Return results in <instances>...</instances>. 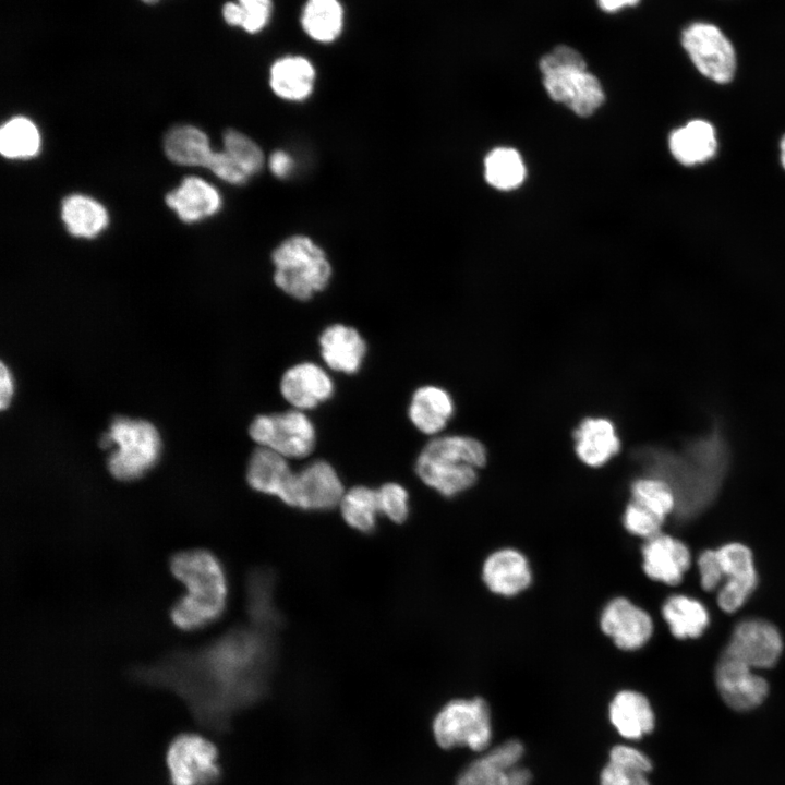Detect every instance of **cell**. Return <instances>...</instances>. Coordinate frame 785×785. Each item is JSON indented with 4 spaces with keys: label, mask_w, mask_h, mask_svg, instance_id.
<instances>
[{
    "label": "cell",
    "mask_w": 785,
    "mask_h": 785,
    "mask_svg": "<svg viewBox=\"0 0 785 785\" xmlns=\"http://www.w3.org/2000/svg\"><path fill=\"white\" fill-rule=\"evenodd\" d=\"M342 22L343 11L338 0H307L301 17L305 33L319 43L335 40Z\"/></svg>",
    "instance_id": "34"
},
{
    "label": "cell",
    "mask_w": 785,
    "mask_h": 785,
    "mask_svg": "<svg viewBox=\"0 0 785 785\" xmlns=\"http://www.w3.org/2000/svg\"><path fill=\"white\" fill-rule=\"evenodd\" d=\"M40 148V135L36 125L25 117L7 121L0 131V150L7 158L20 159L35 156Z\"/></svg>",
    "instance_id": "37"
},
{
    "label": "cell",
    "mask_w": 785,
    "mask_h": 785,
    "mask_svg": "<svg viewBox=\"0 0 785 785\" xmlns=\"http://www.w3.org/2000/svg\"><path fill=\"white\" fill-rule=\"evenodd\" d=\"M249 433L256 444L287 459L309 456L314 449L316 438L313 423L298 409L261 414L252 421Z\"/></svg>",
    "instance_id": "10"
},
{
    "label": "cell",
    "mask_w": 785,
    "mask_h": 785,
    "mask_svg": "<svg viewBox=\"0 0 785 785\" xmlns=\"http://www.w3.org/2000/svg\"><path fill=\"white\" fill-rule=\"evenodd\" d=\"M484 177L493 188L510 191L517 189L524 181L526 167L516 149L498 147L485 157Z\"/></svg>",
    "instance_id": "35"
},
{
    "label": "cell",
    "mask_w": 785,
    "mask_h": 785,
    "mask_svg": "<svg viewBox=\"0 0 785 785\" xmlns=\"http://www.w3.org/2000/svg\"><path fill=\"white\" fill-rule=\"evenodd\" d=\"M61 217L71 234L83 238L97 235L108 224L106 208L97 201L81 194L63 200Z\"/></svg>",
    "instance_id": "33"
},
{
    "label": "cell",
    "mask_w": 785,
    "mask_h": 785,
    "mask_svg": "<svg viewBox=\"0 0 785 785\" xmlns=\"http://www.w3.org/2000/svg\"><path fill=\"white\" fill-rule=\"evenodd\" d=\"M268 167L276 178L287 179L293 173L295 160L293 156L285 149H277L271 153L268 159Z\"/></svg>",
    "instance_id": "45"
},
{
    "label": "cell",
    "mask_w": 785,
    "mask_h": 785,
    "mask_svg": "<svg viewBox=\"0 0 785 785\" xmlns=\"http://www.w3.org/2000/svg\"><path fill=\"white\" fill-rule=\"evenodd\" d=\"M640 553L642 571L655 583L675 587L681 582L690 566L688 547L663 532L642 541Z\"/></svg>",
    "instance_id": "17"
},
{
    "label": "cell",
    "mask_w": 785,
    "mask_h": 785,
    "mask_svg": "<svg viewBox=\"0 0 785 785\" xmlns=\"http://www.w3.org/2000/svg\"><path fill=\"white\" fill-rule=\"evenodd\" d=\"M339 505L350 527L361 532L374 530L377 515L381 514L377 490L354 486L343 494Z\"/></svg>",
    "instance_id": "36"
},
{
    "label": "cell",
    "mask_w": 785,
    "mask_h": 785,
    "mask_svg": "<svg viewBox=\"0 0 785 785\" xmlns=\"http://www.w3.org/2000/svg\"><path fill=\"white\" fill-rule=\"evenodd\" d=\"M224 150L250 176L261 171L265 165L262 148L245 134L229 129L222 135Z\"/></svg>",
    "instance_id": "40"
},
{
    "label": "cell",
    "mask_w": 785,
    "mask_h": 785,
    "mask_svg": "<svg viewBox=\"0 0 785 785\" xmlns=\"http://www.w3.org/2000/svg\"><path fill=\"white\" fill-rule=\"evenodd\" d=\"M487 461L485 446L471 436L447 435L431 439L415 461L420 480L440 496L458 497L479 482Z\"/></svg>",
    "instance_id": "3"
},
{
    "label": "cell",
    "mask_w": 785,
    "mask_h": 785,
    "mask_svg": "<svg viewBox=\"0 0 785 785\" xmlns=\"http://www.w3.org/2000/svg\"><path fill=\"white\" fill-rule=\"evenodd\" d=\"M652 770L649 758L628 746H615L601 773V785H650L645 774Z\"/></svg>",
    "instance_id": "32"
},
{
    "label": "cell",
    "mask_w": 785,
    "mask_h": 785,
    "mask_svg": "<svg viewBox=\"0 0 785 785\" xmlns=\"http://www.w3.org/2000/svg\"><path fill=\"white\" fill-rule=\"evenodd\" d=\"M669 149L686 166L704 162L716 152L715 131L706 121H690L671 134Z\"/></svg>",
    "instance_id": "28"
},
{
    "label": "cell",
    "mask_w": 785,
    "mask_h": 785,
    "mask_svg": "<svg viewBox=\"0 0 785 785\" xmlns=\"http://www.w3.org/2000/svg\"><path fill=\"white\" fill-rule=\"evenodd\" d=\"M318 341L322 358L329 369L345 374L359 371L366 343L355 328L342 324L330 325L323 330Z\"/></svg>",
    "instance_id": "24"
},
{
    "label": "cell",
    "mask_w": 785,
    "mask_h": 785,
    "mask_svg": "<svg viewBox=\"0 0 785 785\" xmlns=\"http://www.w3.org/2000/svg\"><path fill=\"white\" fill-rule=\"evenodd\" d=\"M381 514L391 521L402 522L409 515V494L398 483L388 482L378 490Z\"/></svg>",
    "instance_id": "42"
},
{
    "label": "cell",
    "mask_w": 785,
    "mask_h": 785,
    "mask_svg": "<svg viewBox=\"0 0 785 785\" xmlns=\"http://www.w3.org/2000/svg\"><path fill=\"white\" fill-rule=\"evenodd\" d=\"M437 744L444 748L466 746L484 750L492 738V710L482 696L455 698L437 712L433 721Z\"/></svg>",
    "instance_id": "8"
},
{
    "label": "cell",
    "mask_w": 785,
    "mask_h": 785,
    "mask_svg": "<svg viewBox=\"0 0 785 785\" xmlns=\"http://www.w3.org/2000/svg\"><path fill=\"white\" fill-rule=\"evenodd\" d=\"M666 520L628 499L621 514L625 531L642 541L663 532Z\"/></svg>",
    "instance_id": "41"
},
{
    "label": "cell",
    "mask_w": 785,
    "mask_h": 785,
    "mask_svg": "<svg viewBox=\"0 0 785 785\" xmlns=\"http://www.w3.org/2000/svg\"><path fill=\"white\" fill-rule=\"evenodd\" d=\"M716 555L726 583L717 595L720 607L733 613L737 611L757 585V572L750 550L740 543H729L716 550Z\"/></svg>",
    "instance_id": "19"
},
{
    "label": "cell",
    "mask_w": 785,
    "mask_h": 785,
    "mask_svg": "<svg viewBox=\"0 0 785 785\" xmlns=\"http://www.w3.org/2000/svg\"><path fill=\"white\" fill-rule=\"evenodd\" d=\"M142 1L147 4H154V3L158 2L159 0H142Z\"/></svg>",
    "instance_id": "49"
},
{
    "label": "cell",
    "mask_w": 785,
    "mask_h": 785,
    "mask_svg": "<svg viewBox=\"0 0 785 785\" xmlns=\"http://www.w3.org/2000/svg\"><path fill=\"white\" fill-rule=\"evenodd\" d=\"M481 579L494 595L511 599L522 594L532 585L533 569L522 551L504 546L485 557L481 568Z\"/></svg>",
    "instance_id": "15"
},
{
    "label": "cell",
    "mask_w": 785,
    "mask_h": 785,
    "mask_svg": "<svg viewBox=\"0 0 785 785\" xmlns=\"http://www.w3.org/2000/svg\"><path fill=\"white\" fill-rule=\"evenodd\" d=\"M208 169L234 185L244 184L251 178L225 150L214 153Z\"/></svg>",
    "instance_id": "43"
},
{
    "label": "cell",
    "mask_w": 785,
    "mask_h": 785,
    "mask_svg": "<svg viewBox=\"0 0 785 785\" xmlns=\"http://www.w3.org/2000/svg\"><path fill=\"white\" fill-rule=\"evenodd\" d=\"M454 400L448 391L434 385L418 388L411 398L409 419L423 434L435 435L451 419Z\"/></svg>",
    "instance_id": "27"
},
{
    "label": "cell",
    "mask_w": 785,
    "mask_h": 785,
    "mask_svg": "<svg viewBox=\"0 0 785 785\" xmlns=\"http://www.w3.org/2000/svg\"><path fill=\"white\" fill-rule=\"evenodd\" d=\"M680 44L695 68L706 78L717 84H727L734 78L736 49L718 25L692 21L681 29Z\"/></svg>",
    "instance_id": "9"
},
{
    "label": "cell",
    "mask_w": 785,
    "mask_h": 785,
    "mask_svg": "<svg viewBox=\"0 0 785 785\" xmlns=\"http://www.w3.org/2000/svg\"><path fill=\"white\" fill-rule=\"evenodd\" d=\"M715 683L725 703L736 711L757 708L769 691L766 680L750 666L723 654L716 666Z\"/></svg>",
    "instance_id": "18"
},
{
    "label": "cell",
    "mask_w": 785,
    "mask_h": 785,
    "mask_svg": "<svg viewBox=\"0 0 785 785\" xmlns=\"http://www.w3.org/2000/svg\"><path fill=\"white\" fill-rule=\"evenodd\" d=\"M660 614L669 632L677 639L697 638L709 624V614L703 604L683 594L666 597Z\"/></svg>",
    "instance_id": "30"
},
{
    "label": "cell",
    "mask_w": 785,
    "mask_h": 785,
    "mask_svg": "<svg viewBox=\"0 0 785 785\" xmlns=\"http://www.w3.org/2000/svg\"><path fill=\"white\" fill-rule=\"evenodd\" d=\"M14 392V381L10 370L4 363L0 366V406L5 409L12 399Z\"/></svg>",
    "instance_id": "46"
},
{
    "label": "cell",
    "mask_w": 785,
    "mask_h": 785,
    "mask_svg": "<svg viewBox=\"0 0 785 785\" xmlns=\"http://www.w3.org/2000/svg\"><path fill=\"white\" fill-rule=\"evenodd\" d=\"M275 580L268 569L253 570L246 581V608L252 626L270 633L279 626L280 615L274 600Z\"/></svg>",
    "instance_id": "29"
},
{
    "label": "cell",
    "mask_w": 785,
    "mask_h": 785,
    "mask_svg": "<svg viewBox=\"0 0 785 785\" xmlns=\"http://www.w3.org/2000/svg\"><path fill=\"white\" fill-rule=\"evenodd\" d=\"M540 69L548 96L580 117L593 114L604 101L599 80L587 71L582 56L568 46H558L542 57Z\"/></svg>",
    "instance_id": "6"
},
{
    "label": "cell",
    "mask_w": 785,
    "mask_h": 785,
    "mask_svg": "<svg viewBox=\"0 0 785 785\" xmlns=\"http://www.w3.org/2000/svg\"><path fill=\"white\" fill-rule=\"evenodd\" d=\"M343 485L334 467L315 460L295 473L289 506L304 510H328L340 504Z\"/></svg>",
    "instance_id": "16"
},
{
    "label": "cell",
    "mask_w": 785,
    "mask_h": 785,
    "mask_svg": "<svg viewBox=\"0 0 785 785\" xmlns=\"http://www.w3.org/2000/svg\"><path fill=\"white\" fill-rule=\"evenodd\" d=\"M270 0H238L227 2L222 8L224 20L231 26H239L254 34L262 31L269 21Z\"/></svg>",
    "instance_id": "39"
},
{
    "label": "cell",
    "mask_w": 785,
    "mask_h": 785,
    "mask_svg": "<svg viewBox=\"0 0 785 785\" xmlns=\"http://www.w3.org/2000/svg\"><path fill=\"white\" fill-rule=\"evenodd\" d=\"M218 750L208 739L184 733L170 742L166 762L172 785H214L220 776Z\"/></svg>",
    "instance_id": "11"
},
{
    "label": "cell",
    "mask_w": 785,
    "mask_h": 785,
    "mask_svg": "<svg viewBox=\"0 0 785 785\" xmlns=\"http://www.w3.org/2000/svg\"><path fill=\"white\" fill-rule=\"evenodd\" d=\"M578 458L590 468L606 464L620 450L615 425L606 418H585L573 431Z\"/></svg>",
    "instance_id": "23"
},
{
    "label": "cell",
    "mask_w": 785,
    "mask_h": 785,
    "mask_svg": "<svg viewBox=\"0 0 785 785\" xmlns=\"http://www.w3.org/2000/svg\"><path fill=\"white\" fill-rule=\"evenodd\" d=\"M640 0H597L600 8L608 13L617 12L626 7H633Z\"/></svg>",
    "instance_id": "47"
},
{
    "label": "cell",
    "mask_w": 785,
    "mask_h": 785,
    "mask_svg": "<svg viewBox=\"0 0 785 785\" xmlns=\"http://www.w3.org/2000/svg\"><path fill=\"white\" fill-rule=\"evenodd\" d=\"M599 625L601 631L624 652L641 650L655 631L652 614L625 595L614 596L605 603Z\"/></svg>",
    "instance_id": "12"
},
{
    "label": "cell",
    "mask_w": 785,
    "mask_h": 785,
    "mask_svg": "<svg viewBox=\"0 0 785 785\" xmlns=\"http://www.w3.org/2000/svg\"><path fill=\"white\" fill-rule=\"evenodd\" d=\"M782 650L783 641L778 630L768 621L751 619L735 628L723 655L751 668H769L777 662Z\"/></svg>",
    "instance_id": "14"
},
{
    "label": "cell",
    "mask_w": 785,
    "mask_h": 785,
    "mask_svg": "<svg viewBox=\"0 0 785 785\" xmlns=\"http://www.w3.org/2000/svg\"><path fill=\"white\" fill-rule=\"evenodd\" d=\"M607 715L619 735L627 739H640L655 726V715L648 697L632 688L614 693L607 705Z\"/></svg>",
    "instance_id": "22"
},
{
    "label": "cell",
    "mask_w": 785,
    "mask_h": 785,
    "mask_svg": "<svg viewBox=\"0 0 785 785\" xmlns=\"http://www.w3.org/2000/svg\"><path fill=\"white\" fill-rule=\"evenodd\" d=\"M295 473L286 457L259 446L250 458L246 479L253 490L278 497L290 505Z\"/></svg>",
    "instance_id": "21"
},
{
    "label": "cell",
    "mask_w": 785,
    "mask_h": 785,
    "mask_svg": "<svg viewBox=\"0 0 785 785\" xmlns=\"http://www.w3.org/2000/svg\"><path fill=\"white\" fill-rule=\"evenodd\" d=\"M104 448L116 447L108 457V469L118 480L141 478L155 466L160 455L156 427L144 420L116 418L101 437Z\"/></svg>",
    "instance_id": "7"
},
{
    "label": "cell",
    "mask_w": 785,
    "mask_h": 785,
    "mask_svg": "<svg viewBox=\"0 0 785 785\" xmlns=\"http://www.w3.org/2000/svg\"><path fill=\"white\" fill-rule=\"evenodd\" d=\"M273 663L270 633L251 625L200 649L173 652L137 675L176 692L201 725L220 730L235 711L262 696Z\"/></svg>",
    "instance_id": "1"
},
{
    "label": "cell",
    "mask_w": 785,
    "mask_h": 785,
    "mask_svg": "<svg viewBox=\"0 0 785 785\" xmlns=\"http://www.w3.org/2000/svg\"><path fill=\"white\" fill-rule=\"evenodd\" d=\"M164 148L167 157L178 165L206 168L215 153L207 135L192 125L172 128L165 137Z\"/></svg>",
    "instance_id": "31"
},
{
    "label": "cell",
    "mask_w": 785,
    "mask_h": 785,
    "mask_svg": "<svg viewBox=\"0 0 785 785\" xmlns=\"http://www.w3.org/2000/svg\"><path fill=\"white\" fill-rule=\"evenodd\" d=\"M628 499L665 520L676 507L672 487L664 480L652 475L635 479L628 488Z\"/></svg>",
    "instance_id": "38"
},
{
    "label": "cell",
    "mask_w": 785,
    "mask_h": 785,
    "mask_svg": "<svg viewBox=\"0 0 785 785\" xmlns=\"http://www.w3.org/2000/svg\"><path fill=\"white\" fill-rule=\"evenodd\" d=\"M169 568L184 587V594L170 609L178 629L195 631L221 617L228 603V578L214 553L203 548L180 551L170 558Z\"/></svg>",
    "instance_id": "2"
},
{
    "label": "cell",
    "mask_w": 785,
    "mask_h": 785,
    "mask_svg": "<svg viewBox=\"0 0 785 785\" xmlns=\"http://www.w3.org/2000/svg\"><path fill=\"white\" fill-rule=\"evenodd\" d=\"M522 753L519 740H508L464 769L457 785H529L531 773L516 766Z\"/></svg>",
    "instance_id": "13"
},
{
    "label": "cell",
    "mask_w": 785,
    "mask_h": 785,
    "mask_svg": "<svg viewBox=\"0 0 785 785\" xmlns=\"http://www.w3.org/2000/svg\"><path fill=\"white\" fill-rule=\"evenodd\" d=\"M701 585L705 591L714 590L723 579L716 551H704L698 560Z\"/></svg>",
    "instance_id": "44"
},
{
    "label": "cell",
    "mask_w": 785,
    "mask_h": 785,
    "mask_svg": "<svg viewBox=\"0 0 785 785\" xmlns=\"http://www.w3.org/2000/svg\"><path fill=\"white\" fill-rule=\"evenodd\" d=\"M781 161L785 169V135L783 136L781 141Z\"/></svg>",
    "instance_id": "48"
},
{
    "label": "cell",
    "mask_w": 785,
    "mask_h": 785,
    "mask_svg": "<svg viewBox=\"0 0 785 785\" xmlns=\"http://www.w3.org/2000/svg\"><path fill=\"white\" fill-rule=\"evenodd\" d=\"M166 203L182 221L194 222L216 214L222 200L208 182L197 177H188L178 189L166 195Z\"/></svg>",
    "instance_id": "26"
},
{
    "label": "cell",
    "mask_w": 785,
    "mask_h": 785,
    "mask_svg": "<svg viewBox=\"0 0 785 785\" xmlns=\"http://www.w3.org/2000/svg\"><path fill=\"white\" fill-rule=\"evenodd\" d=\"M640 455L649 464V475L664 480L675 495L689 483L714 490L727 463L726 447L717 434L690 444L680 455L659 450Z\"/></svg>",
    "instance_id": "5"
},
{
    "label": "cell",
    "mask_w": 785,
    "mask_h": 785,
    "mask_svg": "<svg viewBox=\"0 0 785 785\" xmlns=\"http://www.w3.org/2000/svg\"><path fill=\"white\" fill-rule=\"evenodd\" d=\"M273 280L287 295L307 301L330 282L333 267L325 250L306 234H292L271 251Z\"/></svg>",
    "instance_id": "4"
},
{
    "label": "cell",
    "mask_w": 785,
    "mask_h": 785,
    "mask_svg": "<svg viewBox=\"0 0 785 785\" xmlns=\"http://www.w3.org/2000/svg\"><path fill=\"white\" fill-rule=\"evenodd\" d=\"M316 73L304 57L289 56L278 59L269 71L273 93L289 102H303L314 90Z\"/></svg>",
    "instance_id": "25"
},
{
    "label": "cell",
    "mask_w": 785,
    "mask_h": 785,
    "mask_svg": "<svg viewBox=\"0 0 785 785\" xmlns=\"http://www.w3.org/2000/svg\"><path fill=\"white\" fill-rule=\"evenodd\" d=\"M280 392L294 409L304 411L328 400L334 392V383L319 365L302 362L283 373Z\"/></svg>",
    "instance_id": "20"
}]
</instances>
